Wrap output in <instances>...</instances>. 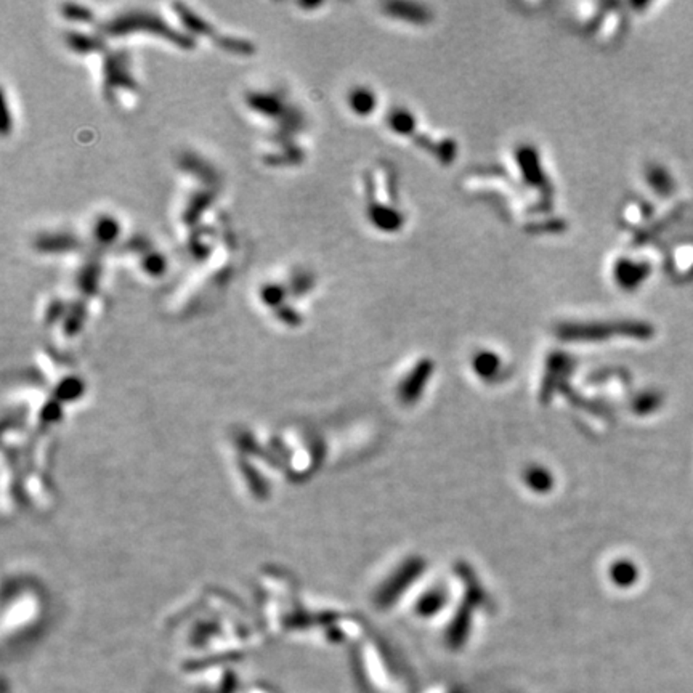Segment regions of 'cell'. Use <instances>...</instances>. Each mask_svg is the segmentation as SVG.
<instances>
[{
  "instance_id": "obj_1",
  "label": "cell",
  "mask_w": 693,
  "mask_h": 693,
  "mask_svg": "<svg viewBox=\"0 0 693 693\" xmlns=\"http://www.w3.org/2000/svg\"><path fill=\"white\" fill-rule=\"evenodd\" d=\"M350 106L356 115H368L375 106L374 95L369 92V88H354V92L350 93Z\"/></svg>"
}]
</instances>
